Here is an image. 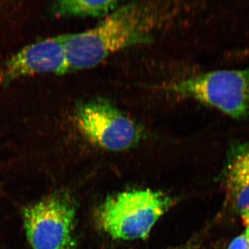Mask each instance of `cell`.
Returning <instances> with one entry per match:
<instances>
[{
	"instance_id": "1",
	"label": "cell",
	"mask_w": 249,
	"mask_h": 249,
	"mask_svg": "<svg viewBox=\"0 0 249 249\" xmlns=\"http://www.w3.org/2000/svg\"><path fill=\"white\" fill-rule=\"evenodd\" d=\"M165 17L164 6L131 1L120 5L92 29L64 35L69 71L94 67L119 51L150 42Z\"/></svg>"
},
{
	"instance_id": "2",
	"label": "cell",
	"mask_w": 249,
	"mask_h": 249,
	"mask_svg": "<svg viewBox=\"0 0 249 249\" xmlns=\"http://www.w3.org/2000/svg\"><path fill=\"white\" fill-rule=\"evenodd\" d=\"M173 204V199L161 192H123L107 198L99 206L96 220L100 227L114 238L145 239Z\"/></svg>"
},
{
	"instance_id": "3",
	"label": "cell",
	"mask_w": 249,
	"mask_h": 249,
	"mask_svg": "<svg viewBox=\"0 0 249 249\" xmlns=\"http://www.w3.org/2000/svg\"><path fill=\"white\" fill-rule=\"evenodd\" d=\"M22 217L29 249H78L76 208L65 192L51 193L27 205Z\"/></svg>"
},
{
	"instance_id": "4",
	"label": "cell",
	"mask_w": 249,
	"mask_h": 249,
	"mask_svg": "<svg viewBox=\"0 0 249 249\" xmlns=\"http://www.w3.org/2000/svg\"><path fill=\"white\" fill-rule=\"evenodd\" d=\"M164 89L213 107L234 119L249 116V68L207 72L166 85Z\"/></svg>"
},
{
	"instance_id": "5",
	"label": "cell",
	"mask_w": 249,
	"mask_h": 249,
	"mask_svg": "<svg viewBox=\"0 0 249 249\" xmlns=\"http://www.w3.org/2000/svg\"><path fill=\"white\" fill-rule=\"evenodd\" d=\"M75 122L85 139L111 151H122L137 145L143 130L137 122L102 98L78 103Z\"/></svg>"
},
{
	"instance_id": "6",
	"label": "cell",
	"mask_w": 249,
	"mask_h": 249,
	"mask_svg": "<svg viewBox=\"0 0 249 249\" xmlns=\"http://www.w3.org/2000/svg\"><path fill=\"white\" fill-rule=\"evenodd\" d=\"M64 36L37 41L9 59L0 70V81L9 83L24 77L68 72Z\"/></svg>"
},
{
	"instance_id": "7",
	"label": "cell",
	"mask_w": 249,
	"mask_h": 249,
	"mask_svg": "<svg viewBox=\"0 0 249 249\" xmlns=\"http://www.w3.org/2000/svg\"><path fill=\"white\" fill-rule=\"evenodd\" d=\"M121 4L116 0L86 1L65 0L55 1L51 6V14L55 17L105 18Z\"/></svg>"
},
{
	"instance_id": "8",
	"label": "cell",
	"mask_w": 249,
	"mask_h": 249,
	"mask_svg": "<svg viewBox=\"0 0 249 249\" xmlns=\"http://www.w3.org/2000/svg\"><path fill=\"white\" fill-rule=\"evenodd\" d=\"M229 172L228 185L232 204L242 215L249 210V167L232 159Z\"/></svg>"
},
{
	"instance_id": "9",
	"label": "cell",
	"mask_w": 249,
	"mask_h": 249,
	"mask_svg": "<svg viewBox=\"0 0 249 249\" xmlns=\"http://www.w3.org/2000/svg\"><path fill=\"white\" fill-rule=\"evenodd\" d=\"M232 159L249 167V142L237 145L233 150Z\"/></svg>"
},
{
	"instance_id": "10",
	"label": "cell",
	"mask_w": 249,
	"mask_h": 249,
	"mask_svg": "<svg viewBox=\"0 0 249 249\" xmlns=\"http://www.w3.org/2000/svg\"><path fill=\"white\" fill-rule=\"evenodd\" d=\"M228 249H249V236L245 232L235 237Z\"/></svg>"
},
{
	"instance_id": "11",
	"label": "cell",
	"mask_w": 249,
	"mask_h": 249,
	"mask_svg": "<svg viewBox=\"0 0 249 249\" xmlns=\"http://www.w3.org/2000/svg\"><path fill=\"white\" fill-rule=\"evenodd\" d=\"M242 219H243L244 224L245 226V232L249 236V210L242 214Z\"/></svg>"
}]
</instances>
